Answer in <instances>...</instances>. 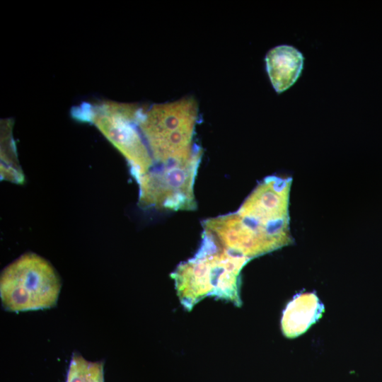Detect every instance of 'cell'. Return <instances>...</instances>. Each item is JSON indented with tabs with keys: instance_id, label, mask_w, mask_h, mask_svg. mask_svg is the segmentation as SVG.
I'll return each mask as SVG.
<instances>
[{
	"instance_id": "3957f363",
	"label": "cell",
	"mask_w": 382,
	"mask_h": 382,
	"mask_svg": "<svg viewBox=\"0 0 382 382\" xmlns=\"http://www.w3.org/2000/svg\"><path fill=\"white\" fill-rule=\"evenodd\" d=\"M61 281L45 258L27 253L6 266L1 274L0 297L5 309L23 312L56 305Z\"/></svg>"
},
{
	"instance_id": "5b68a950",
	"label": "cell",
	"mask_w": 382,
	"mask_h": 382,
	"mask_svg": "<svg viewBox=\"0 0 382 382\" xmlns=\"http://www.w3.org/2000/svg\"><path fill=\"white\" fill-rule=\"evenodd\" d=\"M141 108L135 104L104 101L88 110L89 120L126 158L137 181L153 166L152 156L138 126Z\"/></svg>"
},
{
	"instance_id": "8992f818",
	"label": "cell",
	"mask_w": 382,
	"mask_h": 382,
	"mask_svg": "<svg viewBox=\"0 0 382 382\" xmlns=\"http://www.w3.org/2000/svg\"><path fill=\"white\" fill-rule=\"evenodd\" d=\"M202 226L223 248L250 259L274 250L291 241L290 234L274 233L267 228L253 226L236 212L207 219L202 221Z\"/></svg>"
},
{
	"instance_id": "277c9868",
	"label": "cell",
	"mask_w": 382,
	"mask_h": 382,
	"mask_svg": "<svg viewBox=\"0 0 382 382\" xmlns=\"http://www.w3.org/2000/svg\"><path fill=\"white\" fill-rule=\"evenodd\" d=\"M202 156L196 146L185 159L163 164L151 169L137 181L141 207L173 211H192L197 207L194 183Z\"/></svg>"
},
{
	"instance_id": "ba28073f",
	"label": "cell",
	"mask_w": 382,
	"mask_h": 382,
	"mask_svg": "<svg viewBox=\"0 0 382 382\" xmlns=\"http://www.w3.org/2000/svg\"><path fill=\"white\" fill-rule=\"evenodd\" d=\"M304 61L303 52L292 45H278L267 51L265 57V69L276 93H282L298 81Z\"/></svg>"
},
{
	"instance_id": "52a82bcc",
	"label": "cell",
	"mask_w": 382,
	"mask_h": 382,
	"mask_svg": "<svg viewBox=\"0 0 382 382\" xmlns=\"http://www.w3.org/2000/svg\"><path fill=\"white\" fill-rule=\"evenodd\" d=\"M291 180L266 178L237 211L252 224L279 234H289V200Z\"/></svg>"
},
{
	"instance_id": "7a4b0ae2",
	"label": "cell",
	"mask_w": 382,
	"mask_h": 382,
	"mask_svg": "<svg viewBox=\"0 0 382 382\" xmlns=\"http://www.w3.org/2000/svg\"><path fill=\"white\" fill-rule=\"evenodd\" d=\"M198 110L191 96L141 108L138 126L155 161L163 165L192 154Z\"/></svg>"
},
{
	"instance_id": "6da1fadb",
	"label": "cell",
	"mask_w": 382,
	"mask_h": 382,
	"mask_svg": "<svg viewBox=\"0 0 382 382\" xmlns=\"http://www.w3.org/2000/svg\"><path fill=\"white\" fill-rule=\"evenodd\" d=\"M250 260L225 249L204 230L197 253L171 274L180 303L191 311L201 300L213 296L241 306L240 274Z\"/></svg>"
}]
</instances>
